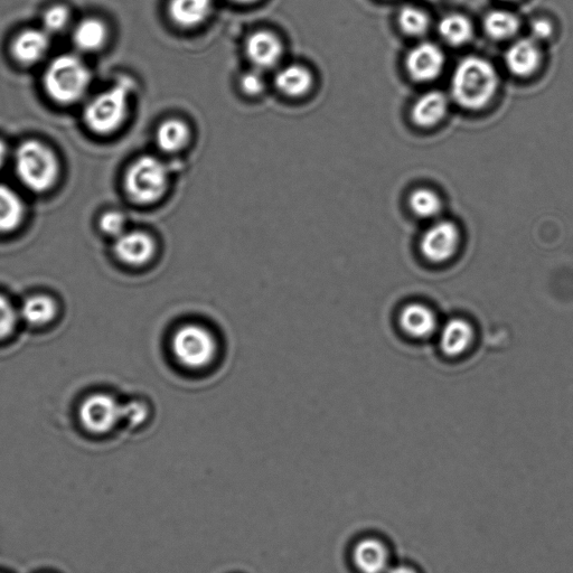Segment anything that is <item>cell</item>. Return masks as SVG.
Returning <instances> with one entry per match:
<instances>
[{
    "instance_id": "obj_1",
    "label": "cell",
    "mask_w": 573,
    "mask_h": 573,
    "mask_svg": "<svg viewBox=\"0 0 573 573\" xmlns=\"http://www.w3.org/2000/svg\"><path fill=\"white\" fill-rule=\"evenodd\" d=\"M499 83V74L490 61L479 56H467L454 71L452 96L464 109L481 110L493 100Z\"/></svg>"
},
{
    "instance_id": "obj_2",
    "label": "cell",
    "mask_w": 573,
    "mask_h": 573,
    "mask_svg": "<svg viewBox=\"0 0 573 573\" xmlns=\"http://www.w3.org/2000/svg\"><path fill=\"white\" fill-rule=\"evenodd\" d=\"M92 74L86 62L75 54L56 56L46 68L43 86L50 99L69 106L86 97Z\"/></svg>"
},
{
    "instance_id": "obj_3",
    "label": "cell",
    "mask_w": 573,
    "mask_h": 573,
    "mask_svg": "<svg viewBox=\"0 0 573 573\" xmlns=\"http://www.w3.org/2000/svg\"><path fill=\"white\" fill-rule=\"evenodd\" d=\"M14 166L18 180L34 193L52 189L60 176L58 156L40 140H25L15 150Z\"/></svg>"
},
{
    "instance_id": "obj_4",
    "label": "cell",
    "mask_w": 573,
    "mask_h": 573,
    "mask_svg": "<svg viewBox=\"0 0 573 573\" xmlns=\"http://www.w3.org/2000/svg\"><path fill=\"white\" fill-rule=\"evenodd\" d=\"M133 88L134 84L129 79L120 80L87 103L83 119L92 133L101 136L111 135L125 124Z\"/></svg>"
},
{
    "instance_id": "obj_5",
    "label": "cell",
    "mask_w": 573,
    "mask_h": 573,
    "mask_svg": "<svg viewBox=\"0 0 573 573\" xmlns=\"http://www.w3.org/2000/svg\"><path fill=\"white\" fill-rule=\"evenodd\" d=\"M175 361L184 369L202 371L215 361L219 344L210 328L199 323H187L177 328L172 337Z\"/></svg>"
},
{
    "instance_id": "obj_6",
    "label": "cell",
    "mask_w": 573,
    "mask_h": 573,
    "mask_svg": "<svg viewBox=\"0 0 573 573\" xmlns=\"http://www.w3.org/2000/svg\"><path fill=\"white\" fill-rule=\"evenodd\" d=\"M124 184L130 201L138 205L155 204L168 190V167L154 156H142L128 168Z\"/></svg>"
},
{
    "instance_id": "obj_7",
    "label": "cell",
    "mask_w": 573,
    "mask_h": 573,
    "mask_svg": "<svg viewBox=\"0 0 573 573\" xmlns=\"http://www.w3.org/2000/svg\"><path fill=\"white\" fill-rule=\"evenodd\" d=\"M124 418V403L107 393H97L82 403L80 420L92 434L103 435Z\"/></svg>"
},
{
    "instance_id": "obj_8",
    "label": "cell",
    "mask_w": 573,
    "mask_h": 573,
    "mask_svg": "<svg viewBox=\"0 0 573 573\" xmlns=\"http://www.w3.org/2000/svg\"><path fill=\"white\" fill-rule=\"evenodd\" d=\"M460 231L452 221H438L424 233L420 241L422 255L434 263L453 259L459 249Z\"/></svg>"
},
{
    "instance_id": "obj_9",
    "label": "cell",
    "mask_w": 573,
    "mask_h": 573,
    "mask_svg": "<svg viewBox=\"0 0 573 573\" xmlns=\"http://www.w3.org/2000/svg\"><path fill=\"white\" fill-rule=\"evenodd\" d=\"M115 240L114 251L117 258L130 267L147 266L156 257V240L145 231L127 230Z\"/></svg>"
},
{
    "instance_id": "obj_10",
    "label": "cell",
    "mask_w": 573,
    "mask_h": 573,
    "mask_svg": "<svg viewBox=\"0 0 573 573\" xmlns=\"http://www.w3.org/2000/svg\"><path fill=\"white\" fill-rule=\"evenodd\" d=\"M446 56L438 45L420 43L407 55L406 68L410 77L417 82L436 80L444 71Z\"/></svg>"
},
{
    "instance_id": "obj_11",
    "label": "cell",
    "mask_w": 573,
    "mask_h": 573,
    "mask_svg": "<svg viewBox=\"0 0 573 573\" xmlns=\"http://www.w3.org/2000/svg\"><path fill=\"white\" fill-rule=\"evenodd\" d=\"M246 54L256 70L274 69L283 58L284 46L276 34L258 31L248 37Z\"/></svg>"
},
{
    "instance_id": "obj_12",
    "label": "cell",
    "mask_w": 573,
    "mask_h": 573,
    "mask_svg": "<svg viewBox=\"0 0 573 573\" xmlns=\"http://www.w3.org/2000/svg\"><path fill=\"white\" fill-rule=\"evenodd\" d=\"M51 46V35L40 28H27L18 34L11 52L14 60L25 67L41 62Z\"/></svg>"
},
{
    "instance_id": "obj_13",
    "label": "cell",
    "mask_w": 573,
    "mask_h": 573,
    "mask_svg": "<svg viewBox=\"0 0 573 573\" xmlns=\"http://www.w3.org/2000/svg\"><path fill=\"white\" fill-rule=\"evenodd\" d=\"M541 60V51L534 39L516 41L505 54L507 70L519 78H528L537 72Z\"/></svg>"
},
{
    "instance_id": "obj_14",
    "label": "cell",
    "mask_w": 573,
    "mask_h": 573,
    "mask_svg": "<svg viewBox=\"0 0 573 573\" xmlns=\"http://www.w3.org/2000/svg\"><path fill=\"white\" fill-rule=\"evenodd\" d=\"M353 560L362 573H387L390 569L389 550L378 539L368 538L356 544Z\"/></svg>"
},
{
    "instance_id": "obj_15",
    "label": "cell",
    "mask_w": 573,
    "mask_h": 573,
    "mask_svg": "<svg viewBox=\"0 0 573 573\" xmlns=\"http://www.w3.org/2000/svg\"><path fill=\"white\" fill-rule=\"evenodd\" d=\"M449 100L444 92L429 91L422 95L411 111L413 122L421 128H431L443 121L448 114Z\"/></svg>"
},
{
    "instance_id": "obj_16",
    "label": "cell",
    "mask_w": 573,
    "mask_h": 573,
    "mask_svg": "<svg viewBox=\"0 0 573 573\" xmlns=\"http://www.w3.org/2000/svg\"><path fill=\"white\" fill-rule=\"evenodd\" d=\"M399 323L402 330L413 338H428L438 328V319L432 309L419 303L409 304L402 309Z\"/></svg>"
},
{
    "instance_id": "obj_17",
    "label": "cell",
    "mask_w": 573,
    "mask_h": 573,
    "mask_svg": "<svg viewBox=\"0 0 573 573\" xmlns=\"http://www.w3.org/2000/svg\"><path fill=\"white\" fill-rule=\"evenodd\" d=\"M475 332L471 323L463 318L450 319L441 328L440 347L446 355L456 358L463 355L472 346Z\"/></svg>"
},
{
    "instance_id": "obj_18",
    "label": "cell",
    "mask_w": 573,
    "mask_h": 573,
    "mask_svg": "<svg viewBox=\"0 0 573 573\" xmlns=\"http://www.w3.org/2000/svg\"><path fill=\"white\" fill-rule=\"evenodd\" d=\"M109 30L98 17H86L73 28L72 41L79 51L92 53L100 51L108 42Z\"/></svg>"
},
{
    "instance_id": "obj_19",
    "label": "cell",
    "mask_w": 573,
    "mask_h": 573,
    "mask_svg": "<svg viewBox=\"0 0 573 573\" xmlns=\"http://www.w3.org/2000/svg\"><path fill=\"white\" fill-rule=\"evenodd\" d=\"M213 0H171L168 13L171 20L180 27L194 28L211 16Z\"/></svg>"
},
{
    "instance_id": "obj_20",
    "label": "cell",
    "mask_w": 573,
    "mask_h": 573,
    "mask_svg": "<svg viewBox=\"0 0 573 573\" xmlns=\"http://www.w3.org/2000/svg\"><path fill=\"white\" fill-rule=\"evenodd\" d=\"M314 78L311 71L299 64L280 69L275 77V87L289 98H299L312 90Z\"/></svg>"
},
{
    "instance_id": "obj_21",
    "label": "cell",
    "mask_w": 573,
    "mask_h": 573,
    "mask_svg": "<svg viewBox=\"0 0 573 573\" xmlns=\"http://www.w3.org/2000/svg\"><path fill=\"white\" fill-rule=\"evenodd\" d=\"M191 129L180 119H168L162 122L156 131V143L166 154H176L189 145Z\"/></svg>"
},
{
    "instance_id": "obj_22",
    "label": "cell",
    "mask_w": 573,
    "mask_h": 573,
    "mask_svg": "<svg viewBox=\"0 0 573 573\" xmlns=\"http://www.w3.org/2000/svg\"><path fill=\"white\" fill-rule=\"evenodd\" d=\"M25 205L11 187L0 184V233L15 231L22 224Z\"/></svg>"
},
{
    "instance_id": "obj_23",
    "label": "cell",
    "mask_w": 573,
    "mask_h": 573,
    "mask_svg": "<svg viewBox=\"0 0 573 573\" xmlns=\"http://www.w3.org/2000/svg\"><path fill=\"white\" fill-rule=\"evenodd\" d=\"M438 33L448 44L460 46L472 40L474 27L465 15L454 13L441 18Z\"/></svg>"
},
{
    "instance_id": "obj_24",
    "label": "cell",
    "mask_w": 573,
    "mask_h": 573,
    "mask_svg": "<svg viewBox=\"0 0 573 573\" xmlns=\"http://www.w3.org/2000/svg\"><path fill=\"white\" fill-rule=\"evenodd\" d=\"M483 25L486 34L497 41L511 39L520 30L519 17L505 9L488 13Z\"/></svg>"
},
{
    "instance_id": "obj_25",
    "label": "cell",
    "mask_w": 573,
    "mask_h": 573,
    "mask_svg": "<svg viewBox=\"0 0 573 573\" xmlns=\"http://www.w3.org/2000/svg\"><path fill=\"white\" fill-rule=\"evenodd\" d=\"M56 312L58 309L51 297L36 295L25 300L20 315L28 324L43 326L53 321Z\"/></svg>"
},
{
    "instance_id": "obj_26",
    "label": "cell",
    "mask_w": 573,
    "mask_h": 573,
    "mask_svg": "<svg viewBox=\"0 0 573 573\" xmlns=\"http://www.w3.org/2000/svg\"><path fill=\"white\" fill-rule=\"evenodd\" d=\"M409 206L413 213L422 219H434L443 209L440 196L429 189L413 191L409 197Z\"/></svg>"
},
{
    "instance_id": "obj_27",
    "label": "cell",
    "mask_w": 573,
    "mask_h": 573,
    "mask_svg": "<svg viewBox=\"0 0 573 573\" xmlns=\"http://www.w3.org/2000/svg\"><path fill=\"white\" fill-rule=\"evenodd\" d=\"M398 22L403 33L418 37L425 35L430 27V17L416 6H405L400 9Z\"/></svg>"
},
{
    "instance_id": "obj_28",
    "label": "cell",
    "mask_w": 573,
    "mask_h": 573,
    "mask_svg": "<svg viewBox=\"0 0 573 573\" xmlns=\"http://www.w3.org/2000/svg\"><path fill=\"white\" fill-rule=\"evenodd\" d=\"M72 13L67 4L55 3L44 9L41 17V27L50 35L67 30L71 24Z\"/></svg>"
},
{
    "instance_id": "obj_29",
    "label": "cell",
    "mask_w": 573,
    "mask_h": 573,
    "mask_svg": "<svg viewBox=\"0 0 573 573\" xmlns=\"http://www.w3.org/2000/svg\"><path fill=\"white\" fill-rule=\"evenodd\" d=\"M100 229L107 236L117 239L127 231V219L124 213L108 211L100 219Z\"/></svg>"
},
{
    "instance_id": "obj_30",
    "label": "cell",
    "mask_w": 573,
    "mask_h": 573,
    "mask_svg": "<svg viewBox=\"0 0 573 573\" xmlns=\"http://www.w3.org/2000/svg\"><path fill=\"white\" fill-rule=\"evenodd\" d=\"M150 416V408L144 400H131L124 403V418L131 427H140Z\"/></svg>"
},
{
    "instance_id": "obj_31",
    "label": "cell",
    "mask_w": 573,
    "mask_h": 573,
    "mask_svg": "<svg viewBox=\"0 0 573 573\" xmlns=\"http://www.w3.org/2000/svg\"><path fill=\"white\" fill-rule=\"evenodd\" d=\"M18 321V313L9 300L0 295V340L12 335Z\"/></svg>"
},
{
    "instance_id": "obj_32",
    "label": "cell",
    "mask_w": 573,
    "mask_h": 573,
    "mask_svg": "<svg viewBox=\"0 0 573 573\" xmlns=\"http://www.w3.org/2000/svg\"><path fill=\"white\" fill-rule=\"evenodd\" d=\"M241 89L247 96H259L266 89L265 78L259 70L250 71L243 75L240 81Z\"/></svg>"
},
{
    "instance_id": "obj_33",
    "label": "cell",
    "mask_w": 573,
    "mask_h": 573,
    "mask_svg": "<svg viewBox=\"0 0 573 573\" xmlns=\"http://www.w3.org/2000/svg\"><path fill=\"white\" fill-rule=\"evenodd\" d=\"M531 31L535 41L548 40L553 34V26L547 20H538L533 22Z\"/></svg>"
},
{
    "instance_id": "obj_34",
    "label": "cell",
    "mask_w": 573,
    "mask_h": 573,
    "mask_svg": "<svg viewBox=\"0 0 573 573\" xmlns=\"http://www.w3.org/2000/svg\"><path fill=\"white\" fill-rule=\"evenodd\" d=\"M8 147L4 140L0 139V169H2L7 161Z\"/></svg>"
},
{
    "instance_id": "obj_35",
    "label": "cell",
    "mask_w": 573,
    "mask_h": 573,
    "mask_svg": "<svg viewBox=\"0 0 573 573\" xmlns=\"http://www.w3.org/2000/svg\"><path fill=\"white\" fill-rule=\"evenodd\" d=\"M387 573H418L415 569L407 566H397L390 568Z\"/></svg>"
},
{
    "instance_id": "obj_36",
    "label": "cell",
    "mask_w": 573,
    "mask_h": 573,
    "mask_svg": "<svg viewBox=\"0 0 573 573\" xmlns=\"http://www.w3.org/2000/svg\"><path fill=\"white\" fill-rule=\"evenodd\" d=\"M231 2L233 3H237V4H252V3H256L258 2V0H231Z\"/></svg>"
},
{
    "instance_id": "obj_37",
    "label": "cell",
    "mask_w": 573,
    "mask_h": 573,
    "mask_svg": "<svg viewBox=\"0 0 573 573\" xmlns=\"http://www.w3.org/2000/svg\"><path fill=\"white\" fill-rule=\"evenodd\" d=\"M505 2H513V0H505Z\"/></svg>"
},
{
    "instance_id": "obj_38",
    "label": "cell",
    "mask_w": 573,
    "mask_h": 573,
    "mask_svg": "<svg viewBox=\"0 0 573 573\" xmlns=\"http://www.w3.org/2000/svg\"><path fill=\"white\" fill-rule=\"evenodd\" d=\"M430 2H435V0H430Z\"/></svg>"
}]
</instances>
